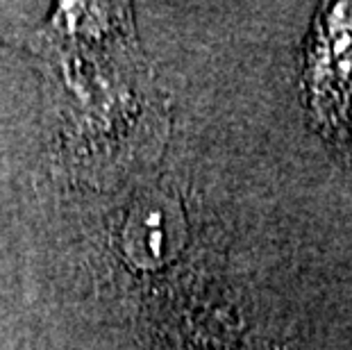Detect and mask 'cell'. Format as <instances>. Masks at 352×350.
<instances>
[{
  "label": "cell",
  "mask_w": 352,
  "mask_h": 350,
  "mask_svg": "<svg viewBox=\"0 0 352 350\" xmlns=\"http://www.w3.org/2000/svg\"><path fill=\"white\" fill-rule=\"evenodd\" d=\"M307 87L311 107L327 128L346 121L352 98V3L327 7L320 17Z\"/></svg>",
  "instance_id": "1"
}]
</instances>
